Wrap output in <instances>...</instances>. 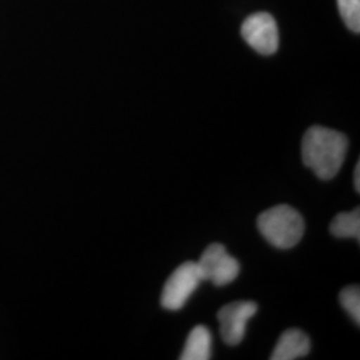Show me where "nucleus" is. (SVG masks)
I'll list each match as a JSON object with an SVG mask.
<instances>
[{"mask_svg":"<svg viewBox=\"0 0 360 360\" xmlns=\"http://www.w3.org/2000/svg\"><path fill=\"white\" fill-rule=\"evenodd\" d=\"M257 304L252 300H238L219 309L220 335L224 343L239 345L245 335L248 321L257 314Z\"/></svg>","mask_w":360,"mask_h":360,"instance_id":"obj_6","label":"nucleus"},{"mask_svg":"<svg viewBox=\"0 0 360 360\" xmlns=\"http://www.w3.org/2000/svg\"><path fill=\"white\" fill-rule=\"evenodd\" d=\"M245 43L262 55H272L279 49V30L269 13H252L242 25Z\"/></svg>","mask_w":360,"mask_h":360,"instance_id":"obj_5","label":"nucleus"},{"mask_svg":"<svg viewBox=\"0 0 360 360\" xmlns=\"http://www.w3.org/2000/svg\"><path fill=\"white\" fill-rule=\"evenodd\" d=\"M354 186L355 190L359 193L360 191V162H358L355 171H354Z\"/></svg>","mask_w":360,"mask_h":360,"instance_id":"obj_12","label":"nucleus"},{"mask_svg":"<svg viewBox=\"0 0 360 360\" xmlns=\"http://www.w3.org/2000/svg\"><path fill=\"white\" fill-rule=\"evenodd\" d=\"M196 263L203 281L218 287L233 282L240 271L239 262L227 252L224 245L219 243L208 245Z\"/></svg>","mask_w":360,"mask_h":360,"instance_id":"obj_4","label":"nucleus"},{"mask_svg":"<svg viewBox=\"0 0 360 360\" xmlns=\"http://www.w3.org/2000/svg\"><path fill=\"white\" fill-rule=\"evenodd\" d=\"M340 304L346 309L352 321L359 326L360 323V288L359 285H348L340 292Z\"/></svg>","mask_w":360,"mask_h":360,"instance_id":"obj_11","label":"nucleus"},{"mask_svg":"<svg viewBox=\"0 0 360 360\" xmlns=\"http://www.w3.org/2000/svg\"><path fill=\"white\" fill-rule=\"evenodd\" d=\"M330 232L336 238H352L359 242L360 239V208L349 212H340L338 214L331 224Z\"/></svg>","mask_w":360,"mask_h":360,"instance_id":"obj_9","label":"nucleus"},{"mask_svg":"<svg viewBox=\"0 0 360 360\" xmlns=\"http://www.w3.org/2000/svg\"><path fill=\"white\" fill-rule=\"evenodd\" d=\"M257 229L270 245L288 250L302 240L304 220L295 208L288 205H278L259 215Z\"/></svg>","mask_w":360,"mask_h":360,"instance_id":"obj_2","label":"nucleus"},{"mask_svg":"<svg viewBox=\"0 0 360 360\" xmlns=\"http://www.w3.org/2000/svg\"><path fill=\"white\" fill-rule=\"evenodd\" d=\"M200 282H203V278L196 262H186L180 264L171 274L163 287L160 299L162 307L168 311L183 309Z\"/></svg>","mask_w":360,"mask_h":360,"instance_id":"obj_3","label":"nucleus"},{"mask_svg":"<svg viewBox=\"0 0 360 360\" xmlns=\"http://www.w3.org/2000/svg\"><path fill=\"white\" fill-rule=\"evenodd\" d=\"M338 8L346 26L355 34L360 31V0H338Z\"/></svg>","mask_w":360,"mask_h":360,"instance_id":"obj_10","label":"nucleus"},{"mask_svg":"<svg viewBox=\"0 0 360 360\" xmlns=\"http://www.w3.org/2000/svg\"><path fill=\"white\" fill-rule=\"evenodd\" d=\"M212 335L205 326H196L188 335L181 360H208L211 358Z\"/></svg>","mask_w":360,"mask_h":360,"instance_id":"obj_8","label":"nucleus"},{"mask_svg":"<svg viewBox=\"0 0 360 360\" xmlns=\"http://www.w3.org/2000/svg\"><path fill=\"white\" fill-rule=\"evenodd\" d=\"M311 349V342L307 335L300 330L291 328L284 331L279 338L274 352L272 360H294L306 356Z\"/></svg>","mask_w":360,"mask_h":360,"instance_id":"obj_7","label":"nucleus"},{"mask_svg":"<svg viewBox=\"0 0 360 360\" xmlns=\"http://www.w3.org/2000/svg\"><path fill=\"white\" fill-rule=\"evenodd\" d=\"M347 147V138L342 132L322 126L309 127L302 142L303 163L319 179H333L345 163Z\"/></svg>","mask_w":360,"mask_h":360,"instance_id":"obj_1","label":"nucleus"}]
</instances>
